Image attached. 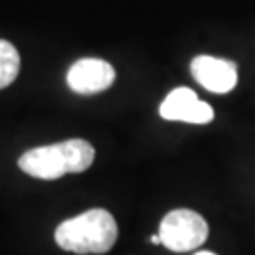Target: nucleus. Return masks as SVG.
<instances>
[{"label": "nucleus", "instance_id": "obj_1", "mask_svg": "<svg viewBox=\"0 0 255 255\" xmlns=\"http://www.w3.org/2000/svg\"><path fill=\"white\" fill-rule=\"evenodd\" d=\"M118 235V223L108 210L93 208L63 221L55 231V242L72 254H108Z\"/></svg>", "mask_w": 255, "mask_h": 255}, {"label": "nucleus", "instance_id": "obj_2", "mask_svg": "<svg viewBox=\"0 0 255 255\" xmlns=\"http://www.w3.org/2000/svg\"><path fill=\"white\" fill-rule=\"evenodd\" d=\"M95 161V149L89 142L74 138L51 146L28 149L19 157V168L38 180H57L64 174L85 172Z\"/></svg>", "mask_w": 255, "mask_h": 255}, {"label": "nucleus", "instance_id": "obj_3", "mask_svg": "<svg viewBox=\"0 0 255 255\" xmlns=\"http://www.w3.org/2000/svg\"><path fill=\"white\" fill-rule=\"evenodd\" d=\"M208 223L201 214L187 208L172 210L159 225L161 244L170 252H191L201 248L208 238Z\"/></svg>", "mask_w": 255, "mask_h": 255}, {"label": "nucleus", "instance_id": "obj_4", "mask_svg": "<svg viewBox=\"0 0 255 255\" xmlns=\"http://www.w3.org/2000/svg\"><path fill=\"white\" fill-rule=\"evenodd\" d=\"M159 114L166 121H182L193 125H206L214 119V108L208 102H202L189 87H178L168 93Z\"/></svg>", "mask_w": 255, "mask_h": 255}, {"label": "nucleus", "instance_id": "obj_5", "mask_svg": "<svg viewBox=\"0 0 255 255\" xmlns=\"http://www.w3.org/2000/svg\"><path fill=\"white\" fill-rule=\"evenodd\" d=\"M191 74L206 91L216 95H227L238 83L237 63L212 55L195 57L191 61Z\"/></svg>", "mask_w": 255, "mask_h": 255}, {"label": "nucleus", "instance_id": "obj_6", "mask_svg": "<svg viewBox=\"0 0 255 255\" xmlns=\"http://www.w3.org/2000/svg\"><path fill=\"white\" fill-rule=\"evenodd\" d=\"M116 80L114 66L102 59H80L70 66L66 83L78 95H95L112 87Z\"/></svg>", "mask_w": 255, "mask_h": 255}, {"label": "nucleus", "instance_id": "obj_7", "mask_svg": "<svg viewBox=\"0 0 255 255\" xmlns=\"http://www.w3.org/2000/svg\"><path fill=\"white\" fill-rule=\"evenodd\" d=\"M21 66V57L13 44H9L8 40L0 38V89L8 87L9 83L15 82Z\"/></svg>", "mask_w": 255, "mask_h": 255}, {"label": "nucleus", "instance_id": "obj_8", "mask_svg": "<svg viewBox=\"0 0 255 255\" xmlns=\"http://www.w3.org/2000/svg\"><path fill=\"white\" fill-rule=\"evenodd\" d=\"M149 242H151V244H161V237H159V233H157V235H151Z\"/></svg>", "mask_w": 255, "mask_h": 255}, {"label": "nucleus", "instance_id": "obj_9", "mask_svg": "<svg viewBox=\"0 0 255 255\" xmlns=\"http://www.w3.org/2000/svg\"><path fill=\"white\" fill-rule=\"evenodd\" d=\"M195 255H216V254H212V252H197Z\"/></svg>", "mask_w": 255, "mask_h": 255}]
</instances>
